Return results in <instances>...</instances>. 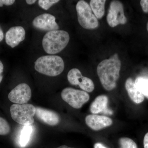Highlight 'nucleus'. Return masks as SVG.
<instances>
[{"mask_svg":"<svg viewBox=\"0 0 148 148\" xmlns=\"http://www.w3.org/2000/svg\"><path fill=\"white\" fill-rule=\"evenodd\" d=\"M32 24L36 29L48 32L58 30L59 28L55 16L49 14H43L36 16Z\"/></svg>","mask_w":148,"mask_h":148,"instance_id":"10","label":"nucleus"},{"mask_svg":"<svg viewBox=\"0 0 148 148\" xmlns=\"http://www.w3.org/2000/svg\"><path fill=\"white\" fill-rule=\"evenodd\" d=\"M36 115L39 119L50 126H56L60 123V117L58 114L47 109L37 107Z\"/></svg>","mask_w":148,"mask_h":148,"instance_id":"13","label":"nucleus"},{"mask_svg":"<svg viewBox=\"0 0 148 148\" xmlns=\"http://www.w3.org/2000/svg\"><path fill=\"white\" fill-rule=\"evenodd\" d=\"M135 82L142 94L148 99V78L144 77H138L135 79Z\"/></svg>","mask_w":148,"mask_h":148,"instance_id":"17","label":"nucleus"},{"mask_svg":"<svg viewBox=\"0 0 148 148\" xmlns=\"http://www.w3.org/2000/svg\"><path fill=\"white\" fill-rule=\"evenodd\" d=\"M26 32L23 27L16 26L11 27L6 32L5 42L12 48L17 46L25 38Z\"/></svg>","mask_w":148,"mask_h":148,"instance_id":"12","label":"nucleus"},{"mask_svg":"<svg viewBox=\"0 0 148 148\" xmlns=\"http://www.w3.org/2000/svg\"><path fill=\"white\" fill-rule=\"evenodd\" d=\"M4 66L2 62L0 61V83L1 82L3 79V71Z\"/></svg>","mask_w":148,"mask_h":148,"instance_id":"24","label":"nucleus"},{"mask_svg":"<svg viewBox=\"0 0 148 148\" xmlns=\"http://www.w3.org/2000/svg\"><path fill=\"white\" fill-rule=\"evenodd\" d=\"M61 98L74 108H81L90 99L89 94L86 91L67 87L61 93Z\"/></svg>","mask_w":148,"mask_h":148,"instance_id":"6","label":"nucleus"},{"mask_svg":"<svg viewBox=\"0 0 148 148\" xmlns=\"http://www.w3.org/2000/svg\"><path fill=\"white\" fill-rule=\"evenodd\" d=\"M105 0H91L90 6L96 18L101 19L105 14Z\"/></svg>","mask_w":148,"mask_h":148,"instance_id":"16","label":"nucleus"},{"mask_svg":"<svg viewBox=\"0 0 148 148\" xmlns=\"http://www.w3.org/2000/svg\"><path fill=\"white\" fill-rule=\"evenodd\" d=\"M35 69L40 73L50 77L60 75L64 71L63 59L57 55H46L40 57L35 62Z\"/></svg>","mask_w":148,"mask_h":148,"instance_id":"3","label":"nucleus"},{"mask_svg":"<svg viewBox=\"0 0 148 148\" xmlns=\"http://www.w3.org/2000/svg\"><path fill=\"white\" fill-rule=\"evenodd\" d=\"M108 98L106 95H100L95 98L90 106V112L93 114L101 112L106 108Z\"/></svg>","mask_w":148,"mask_h":148,"instance_id":"15","label":"nucleus"},{"mask_svg":"<svg viewBox=\"0 0 148 148\" xmlns=\"http://www.w3.org/2000/svg\"><path fill=\"white\" fill-rule=\"evenodd\" d=\"M57 148H75L73 147H68V146L66 145H62L60 146V147H58Z\"/></svg>","mask_w":148,"mask_h":148,"instance_id":"29","label":"nucleus"},{"mask_svg":"<svg viewBox=\"0 0 148 148\" xmlns=\"http://www.w3.org/2000/svg\"><path fill=\"white\" fill-rule=\"evenodd\" d=\"M10 112L12 119L18 124L30 125L34 123L36 108L32 104H13Z\"/></svg>","mask_w":148,"mask_h":148,"instance_id":"4","label":"nucleus"},{"mask_svg":"<svg viewBox=\"0 0 148 148\" xmlns=\"http://www.w3.org/2000/svg\"><path fill=\"white\" fill-rule=\"evenodd\" d=\"M147 31H148V22H147Z\"/></svg>","mask_w":148,"mask_h":148,"instance_id":"30","label":"nucleus"},{"mask_svg":"<svg viewBox=\"0 0 148 148\" xmlns=\"http://www.w3.org/2000/svg\"><path fill=\"white\" fill-rule=\"evenodd\" d=\"M144 148H148V132L145 135L144 138Z\"/></svg>","mask_w":148,"mask_h":148,"instance_id":"25","label":"nucleus"},{"mask_svg":"<svg viewBox=\"0 0 148 148\" xmlns=\"http://www.w3.org/2000/svg\"><path fill=\"white\" fill-rule=\"evenodd\" d=\"M107 20L110 27H114L119 24H125L127 18L124 13L122 3L118 1L111 2L107 16Z\"/></svg>","mask_w":148,"mask_h":148,"instance_id":"7","label":"nucleus"},{"mask_svg":"<svg viewBox=\"0 0 148 148\" xmlns=\"http://www.w3.org/2000/svg\"><path fill=\"white\" fill-rule=\"evenodd\" d=\"M32 92L30 86L26 83L16 86L8 94V99L16 104H25L32 98Z\"/></svg>","mask_w":148,"mask_h":148,"instance_id":"9","label":"nucleus"},{"mask_svg":"<svg viewBox=\"0 0 148 148\" xmlns=\"http://www.w3.org/2000/svg\"><path fill=\"white\" fill-rule=\"evenodd\" d=\"M125 89L130 98L134 103L140 104L145 100V96L138 89L135 82L131 78H128L125 83Z\"/></svg>","mask_w":148,"mask_h":148,"instance_id":"14","label":"nucleus"},{"mask_svg":"<svg viewBox=\"0 0 148 148\" xmlns=\"http://www.w3.org/2000/svg\"><path fill=\"white\" fill-rule=\"evenodd\" d=\"M15 2L14 0H0V7H2L3 5H11Z\"/></svg>","mask_w":148,"mask_h":148,"instance_id":"23","label":"nucleus"},{"mask_svg":"<svg viewBox=\"0 0 148 148\" xmlns=\"http://www.w3.org/2000/svg\"><path fill=\"white\" fill-rule=\"evenodd\" d=\"M85 122L91 129L96 131L110 126L113 123L110 117L96 114L87 115L85 118Z\"/></svg>","mask_w":148,"mask_h":148,"instance_id":"11","label":"nucleus"},{"mask_svg":"<svg viewBox=\"0 0 148 148\" xmlns=\"http://www.w3.org/2000/svg\"><path fill=\"white\" fill-rule=\"evenodd\" d=\"M32 127L31 125H25L20 135L19 144L21 147L27 146L30 140L32 132Z\"/></svg>","mask_w":148,"mask_h":148,"instance_id":"18","label":"nucleus"},{"mask_svg":"<svg viewBox=\"0 0 148 148\" xmlns=\"http://www.w3.org/2000/svg\"><path fill=\"white\" fill-rule=\"evenodd\" d=\"M26 1L28 4L32 5L36 3V0H27Z\"/></svg>","mask_w":148,"mask_h":148,"instance_id":"28","label":"nucleus"},{"mask_svg":"<svg viewBox=\"0 0 148 148\" xmlns=\"http://www.w3.org/2000/svg\"><path fill=\"white\" fill-rule=\"evenodd\" d=\"M119 144L120 148H138L136 143L129 138H121L119 140Z\"/></svg>","mask_w":148,"mask_h":148,"instance_id":"19","label":"nucleus"},{"mask_svg":"<svg viewBox=\"0 0 148 148\" xmlns=\"http://www.w3.org/2000/svg\"><path fill=\"white\" fill-rule=\"evenodd\" d=\"M94 148H108L101 143H96L94 144Z\"/></svg>","mask_w":148,"mask_h":148,"instance_id":"26","label":"nucleus"},{"mask_svg":"<svg viewBox=\"0 0 148 148\" xmlns=\"http://www.w3.org/2000/svg\"><path fill=\"white\" fill-rule=\"evenodd\" d=\"M121 68V61L117 53L100 62L97 66V74L101 84L106 90L110 91L116 86Z\"/></svg>","mask_w":148,"mask_h":148,"instance_id":"1","label":"nucleus"},{"mask_svg":"<svg viewBox=\"0 0 148 148\" xmlns=\"http://www.w3.org/2000/svg\"><path fill=\"white\" fill-rule=\"evenodd\" d=\"M68 80L73 85H79L82 90L86 92H92L94 90L95 86L93 82L87 77L83 76L79 69L74 68L68 73Z\"/></svg>","mask_w":148,"mask_h":148,"instance_id":"8","label":"nucleus"},{"mask_svg":"<svg viewBox=\"0 0 148 148\" xmlns=\"http://www.w3.org/2000/svg\"><path fill=\"white\" fill-rule=\"evenodd\" d=\"M140 5L145 13L148 12V0H142L140 1Z\"/></svg>","mask_w":148,"mask_h":148,"instance_id":"22","label":"nucleus"},{"mask_svg":"<svg viewBox=\"0 0 148 148\" xmlns=\"http://www.w3.org/2000/svg\"><path fill=\"white\" fill-rule=\"evenodd\" d=\"M3 38V32L1 28L0 27V42L2 41Z\"/></svg>","mask_w":148,"mask_h":148,"instance_id":"27","label":"nucleus"},{"mask_svg":"<svg viewBox=\"0 0 148 148\" xmlns=\"http://www.w3.org/2000/svg\"><path fill=\"white\" fill-rule=\"evenodd\" d=\"M10 127L6 120L0 117V135H8L10 132Z\"/></svg>","mask_w":148,"mask_h":148,"instance_id":"20","label":"nucleus"},{"mask_svg":"<svg viewBox=\"0 0 148 148\" xmlns=\"http://www.w3.org/2000/svg\"><path fill=\"white\" fill-rule=\"evenodd\" d=\"M58 2H59L58 0H39L38 4L41 8L45 10H48L53 4Z\"/></svg>","mask_w":148,"mask_h":148,"instance_id":"21","label":"nucleus"},{"mask_svg":"<svg viewBox=\"0 0 148 148\" xmlns=\"http://www.w3.org/2000/svg\"><path fill=\"white\" fill-rule=\"evenodd\" d=\"M78 21L80 26L86 29H94L99 26L97 18L92 13L88 3L83 0L79 1L76 6Z\"/></svg>","mask_w":148,"mask_h":148,"instance_id":"5","label":"nucleus"},{"mask_svg":"<svg viewBox=\"0 0 148 148\" xmlns=\"http://www.w3.org/2000/svg\"><path fill=\"white\" fill-rule=\"evenodd\" d=\"M69 40L70 36L69 33L66 31H51L47 32L43 38V48L48 54H56L66 48Z\"/></svg>","mask_w":148,"mask_h":148,"instance_id":"2","label":"nucleus"}]
</instances>
